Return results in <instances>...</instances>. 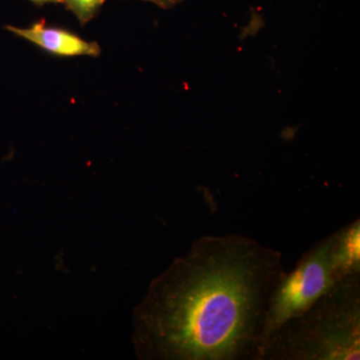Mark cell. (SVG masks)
I'll return each mask as SVG.
<instances>
[{
    "label": "cell",
    "instance_id": "obj_4",
    "mask_svg": "<svg viewBox=\"0 0 360 360\" xmlns=\"http://www.w3.org/2000/svg\"><path fill=\"white\" fill-rule=\"evenodd\" d=\"M6 30L56 56L96 58L101 52V46L96 42L80 39L75 33L63 28L46 25L44 20L26 28L7 25Z\"/></svg>",
    "mask_w": 360,
    "mask_h": 360
},
{
    "label": "cell",
    "instance_id": "obj_7",
    "mask_svg": "<svg viewBox=\"0 0 360 360\" xmlns=\"http://www.w3.org/2000/svg\"><path fill=\"white\" fill-rule=\"evenodd\" d=\"M143 1L153 2L161 8H172V7L180 4L182 0H143Z\"/></svg>",
    "mask_w": 360,
    "mask_h": 360
},
{
    "label": "cell",
    "instance_id": "obj_8",
    "mask_svg": "<svg viewBox=\"0 0 360 360\" xmlns=\"http://www.w3.org/2000/svg\"><path fill=\"white\" fill-rule=\"evenodd\" d=\"M37 4H61V0H30Z\"/></svg>",
    "mask_w": 360,
    "mask_h": 360
},
{
    "label": "cell",
    "instance_id": "obj_2",
    "mask_svg": "<svg viewBox=\"0 0 360 360\" xmlns=\"http://www.w3.org/2000/svg\"><path fill=\"white\" fill-rule=\"evenodd\" d=\"M359 355L360 274H354L279 326L260 360H359Z\"/></svg>",
    "mask_w": 360,
    "mask_h": 360
},
{
    "label": "cell",
    "instance_id": "obj_6",
    "mask_svg": "<svg viewBox=\"0 0 360 360\" xmlns=\"http://www.w3.org/2000/svg\"><path fill=\"white\" fill-rule=\"evenodd\" d=\"M106 0H61L66 8L77 16L82 25L89 22L101 11Z\"/></svg>",
    "mask_w": 360,
    "mask_h": 360
},
{
    "label": "cell",
    "instance_id": "obj_1",
    "mask_svg": "<svg viewBox=\"0 0 360 360\" xmlns=\"http://www.w3.org/2000/svg\"><path fill=\"white\" fill-rule=\"evenodd\" d=\"M286 271L281 251L241 234L205 236L153 279L134 312L146 360H260L265 319Z\"/></svg>",
    "mask_w": 360,
    "mask_h": 360
},
{
    "label": "cell",
    "instance_id": "obj_3",
    "mask_svg": "<svg viewBox=\"0 0 360 360\" xmlns=\"http://www.w3.org/2000/svg\"><path fill=\"white\" fill-rule=\"evenodd\" d=\"M335 241V233L322 239L302 255L293 271L283 277L270 300L262 349L279 326L302 314L342 279L333 258Z\"/></svg>",
    "mask_w": 360,
    "mask_h": 360
},
{
    "label": "cell",
    "instance_id": "obj_5",
    "mask_svg": "<svg viewBox=\"0 0 360 360\" xmlns=\"http://www.w3.org/2000/svg\"><path fill=\"white\" fill-rule=\"evenodd\" d=\"M335 233L333 258L341 277L360 274V221L341 227Z\"/></svg>",
    "mask_w": 360,
    "mask_h": 360
}]
</instances>
